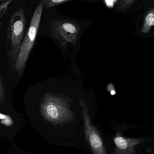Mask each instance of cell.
<instances>
[{
	"label": "cell",
	"mask_w": 154,
	"mask_h": 154,
	"mask_svg": "<svg viewBox=\"0 0 154 154\" xmlns=\"http://www.w3.org/2000/svg\"><path fill=\"white\" fill-rule=\"evenodd\" d=\"M26 18L23 8L13 13L7 29L6 49L11 68L16 71V64L26 27Z\"/></svg>",
	"instance_id": "1"
},
{
	"label": "cell",
	"mask_w": 154,
	"mask_h": 154,
	"mask_svg": "<svg viewBox=\"0 0 154 154\" xmlns=\"http://www.w3.org/2000/svg\"><path fill=\"white\" fill-rule=\"evenodd\" d=\"M43 8V3L42 1H41L33 13L29 28L22 42L16 64V71L20 77L22 76L29 55L34 45Z\"/></svg>",
	"instance_id": "2"
},
{
	"label": "cell",
	"mask_w": 154,
	"mask_h": 154,
	"mask_svg": "<svg viewBox=\"0 0 154 154\" xmlns=\"http://www.w3.org/2000/svg\"><path fill=\"white\" fill-rule=\"evenodd\" d=\"M80 104L82 109L84 131L83 149L86 148L90 154H108L100 132L91 121L86 102L80 99Z\"/></svg>",
	"instance_id": "3"
},
{
	"label": "cell",
	"mask_w": 154,
	"mask_h": 154,
	"mask_svg": "<svg viewBox=\"0 0 154 154\" xmlns=\"http://www.w3.org/2000/svg\"><path fill=\"white\" fill-rule=\"evenodd\" d=\"M127 14H131L140 33L146 34L154 28V0H141Z\"/></svg>",
	"instance_id": "4"
},
{
	"label": "cell",
	"mask_w": 154,
	"mask_h": 154,
	"mask_svg": "<svg viewBox=\"0 0 154 154\" xmlns=\"http://www.w3.org/2000/svg\"><path fill=\"white\" fill-rule=\"evenodd\" d=\"M49 25L52 37L59 41L64 48H66L68 43L76 45L80 30L77 23L67 20H50Z\"/></svg>",
	"instance_id": "5"
},
{
	"label": "cell",
	"mask_w": 154,
	"mask_h": 154,
	"mask_svg": "<svg viewBox=\"0 0 154 154\" xmlns=\"http://www.w3.org/2000/svg\"><path fill=\"white\" fill-rule=\"evenodd\" d=\"M115 146L114 154H134L136 146L143 143V138H129L124 137L120 133L114 139Z\"/></svg>",
	"instance_id": "6"
},
{
	"label": "cell",
	"mask_w": 154,
	"mask_h": 154,
	"mask_svg": "<svg viewBox=\"0 0 154 154\" xmlns=\"http://www.w3.org/2000/svg\"><path fill=\"white\" fill-rule=\"evenodd\" d=\"M141 0H118L114 9L115 13L126 14L133 7L136 5Z\"/></svg>",
	"instance_id": "7"
},
{
	"label": "cell",
	"mask_w": 154,
	"mask_h": 154,
	"mask_svg": "<svg viewBox=\"0 0 154 154\" xmlns=\"http://www.w3.org/2000/svg\"><path fill=\"white\" fill-rule=\"evenodd\" d=\"M74 1H85L86 0H42V1L43 3V7L49 9L68 2Z\"/></svg>",
	"instance_id": "8"
},
{
	"label": "cell",
	"mask_w": 154,
	"mask_h": 154,
	"mask_svg": "<svg viewBox=\"0 0 154 154\" xmlns=\"http://www.w3.org/2000/svg\"><path fill=\"white\" fill-rule=\"evenodd\" d=\"M7 154H33L31 152H27L22 150L14 142H11Z\"/></svg>",
	"instance_id": "9"
},
{
	"label": "cell",
	"mask_w": 154,
	"mask_h": 154,
	"mask_svg": "<svg viewBox=\"0 0 154 154\" xmlns=\"http://www.w3.org/2000/svg\"><path fill=\"white\" fill-rule=\"evenodd\" d=\"M5 99V90L2 79V76L0 75V104L2 105L4 103Z\"/></svg>",
	"instance_id": "10"
},
{
	"label": "cell",
	"mask_w": 154,
	"mask_h": 154,
	"mask_svg": "<svg viewBox=\"0 0 154 154\" xmlns=\"http://www.w3.org/2000/svg\"><path fill=\"white\" fill-rule=\"evenodd\" d=\"M12 1L13 0H6L1 3L0 5V18H2V16L5 14L8 6Z\"/></svg>",
	"instance_id": "11"
},
{
	"label": "cell",
	"mask_w": 154,
	"mask_h": 154,
	"mask_svg": "<svg viewBox=\"0 0 154 154\" xmlns=\"http://www.w3.org/2000/svg\"><path fill=\"white\" fill-rule=\"evenodd\" d=\"M84 154H89L86 148H85V149H84Z\"/></svg>",
	"instance_id": "12"
},
{
	"label": "cell",
	"mask_w": 154,
	"mask_h": 154,
	"mask_svg": "<svg viewBox=\"0 0 154 154\" xmlns=\"http://www.w3.org/2000/svg\"><path fill=\"white\" fill-rule=\"evenodd\" d=\"M5 1H6V0H0V2H1V3H2V2H5Z\"/></svg>",
	"instance_id": "13"
}]
</instances>
